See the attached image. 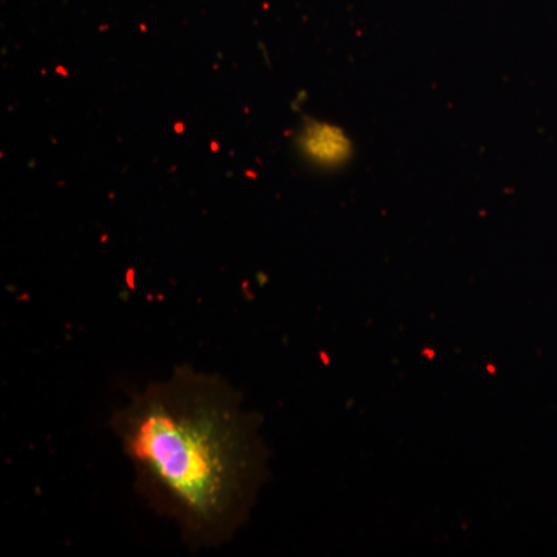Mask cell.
Returning a JSON list of instances; mask_svg holds the SVG:
<instances>
[{"mask_svg":"<svg viewBox=\"0 0 557 557\" xmlns=\"http://www.w3.org/2000/svg\"><path fill=\"white\" fill-rule=\"evenodd\" d=\"M110 426L138 493L189 548L223 547L248 522L269 480L270 454L258 413L228 380L178 366L132 395Z\"/></svg>","mask_w":557,"mask_h":557,"instance_id":"6da1fadb","label":"cell"},{"mask_svg":"<svg viewBox=\"0 0 557 557\" xmlns=\"http://www.w3.org/2000/svg\"><path fill=\"white\" fill-rule=\"evenodd\" d=\"M298 143L307 160L324 168L341 166L350 159L354 150L350 139L339 127L322 123L307 124Z\"/></svg>","mask_w":557,"mask_h":557,"instance_id":"7a4b0ae2","label":"cell"}]
</instances>
